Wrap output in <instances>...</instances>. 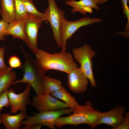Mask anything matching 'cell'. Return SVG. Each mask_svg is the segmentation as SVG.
Segmentation results:
<instances>
[{
	"instance_id": "1",
	"label": "cell",
	"mask_w": 129,
	"mask_h": 129,
	"mask_svg": "<svg viewBox=\"0 0 129 129\" xmlns=\"http://www.w3.org/2000/svg\"><path fill=\"white\" fill-rule=\"evenodd\" d=\"M72 113V114L68 116L58 118L55 121V126L60 128L67 125L86 124L92 129L97 126L99 119L104 113L94 109L90 100L86 102L85 105L79 104Z\"/></svg>"
},
{
	"instance_id": "2",
	"label": "cell",
	"mask_w": 129,
	"mask_h": 129,
	"mask_svg": "<svg viewBox=\"0 0 129 129\" xmlns=\"http://www.w3.org/2000/svg\"><path fill=\"white\" fill-rule=\"evenodd\" d=\"M21 48L24 58L21 68L24 74L21 79L16 81L12 84L27 83L33 88L37 96L44 93L43 82L46 71L41 68L36 59L32 57L22 46Z\"/></svg>"
},
{
	"instance_id": "3",
	"label": "cell",
	"mask_w": 129,
	"mask_h": 129,
	"mask_svg": "<svg viewBox=\"0 0 129 129\" xmlns=\"http://www.w3.org/2000/svg\"><path fill=\"white\" fill-rule=\"evenodd\" d=\"M35 54L40 66L46 71L53 70L68 74L78 66L73 55L66 51L51 54L38 49Z\"/></svg>"
},
{
	"instance_id": "4",
	"label": "cell",
	"mask_w": 129,
	"mask_h": 129,
	"mask_svg": "<svg viewBox=\"0 0 129 129\" xmlns=\"http://www.w3.org/2000/svg\"><path fill=\"white\" fill-rule=\"evenodd\" d=\"M72 52L73 58L80 65L91 87H96V83L93 73L92 62V58L96 55L95 52L87 43L82 47L74 48Z\"/></svg>"
},
{
	"instance_id": "5",
	"label": "cell",
	"mask_w": 129,
	"mask_h": 129,
	"mask_svg": "<svg viewBox=\"0 0 129 129\" xmlns=\"http://www.w3.org/2000/svg\"><path fill=\"white\" fill-rule=\"evenodd\" d=\"M72 111V109L67 108L55 111L34 112L32 113L33 116H28L26 120L22 121L21 124L26 126L38 124L55 129V123L57 119L63 115L71 114Z\"/></svg>"
},
{
	"instance_id": "6",
	"label": "cell",
	"mask_w": 129,
	"mask_h": 129,
	"mask_svg": "<svg viewBox=\"0 0 129 129\" xmlns=\"http://www.w3.org/2000/svg\"><path fill=\"white\" fill-rule=\"evenodd\" d=\"M102 21L101 18L89 17H84L74 21H68L64 18L62 21L60 31L61 51H66L67 40L80 27Z\"/></svg>"
},
{
	"instance_id": "7",
	"label": "cell",
	"mask_w": 129,
	"mask_h": 129,
	"mask_svg": "<svg viewBox=\"0 0 129 129\" xmlns=\"http://www.w3.org/2000/svg\"><path fill=\"white\" fill-rule=\"evenodd\" d=\"M48 5L44 13L45 21L50 23L53 36L58 47H61L60 31L65 12L58 7L55 0H48Z\"/></svg>"
},
{
	"instance_id": "8",
	"label": "cell",
	"mask_w": 129,
	"mask_h": 129,
	"mask_svg": "<svg viewBox=\"0 0 129 129\" xmlns=\"http://www.w3.org/2000/svg\"><path fill=\"white\" fill-rule=\"evenodd\" d=\"M43 20L35 15L28 14L24 26V41L32 53L35 54L38 49L37 44L38 31Z\"/></svg>"
},
{
	"instance_id": "9",
	"label": "cell",
	"mask_w": 129,
	"mask_h": 129,
	"mask_svg": "<svg viewBox=\"0 0 129 129\" xmlns=\"http://www.w3.org/2000/svg\"><path fill=\"white\" fill-rule=\"evenodd\" d=\"M31 105L39 112L53 111L68 108L64 102L50 94L45 93L33 96Z\"/></svg>"
},
{
	"instance_id": "10",
	"label": "cell",
	"mask_w": 129,
	"mask_h": 129,
	"mask_svg": "<svg viewBox=\"0 0 129 129\" xmlns=\"http://www.w3.org/2000/svg\"><path fill=\"white\" fill-rule=\"evenodd\" d=\"M31 87L27 84L25 90L19 94L15 93L12 89L8 90V95L11 107V113H16L19 110L26 112L27 106L31 105L32 103L30 98Z\"/></svg>"
},
{
	"instance_id": "11",
	"label": "cell",
	"mask_w": 129,
	"mask_h": 129,
	"mask_svg": "<svg viewBox=\"0 0 129 129\" xmlns=\"http://www.w3.org/2000/svg\"><path fill=\"white\" fill-rule=\"evenodd\" d=\"M68 74V86L71 91L81 93L86 90L89 81L80 67L74 69Z\"/></svg>"
},
{
	"instance_id": "12",
	"label": "cell",
	"mask_w": 129,
	"mask_h": 129,
	"mask_svg": "<svg viewBox=\"0 0 129 129\" xmlns=\"http://www.w3.org/2000/svg\"><path fill=\"white\" fill-rule=\"evenodd\" d=\"M124 106H117L111 110L104 112L97 124V126L102 124L111 126L112 129L120 124L124 119L125 111Z\"/></svg>"
},
{
	"instance_id": "13",
	"label": "cell",
	"mask_w": 129,
	"mask_h": 129,
	"mask_svg": "<svg viewBox=\"0 0 129 129\" xmlns=\"http://www.w3.org/2000/svg\"><path fill=\"white\" fill-rule=\"evenodd\" d=\"M64 2L73 7L71 11L72 13L79 12L84 16L88 13H92L93 9L97 11H99L100 9L97 5L93 0H67Z\"/></svg>"
},
{
	"instance_id": "14",
	"label": "cell",
	"mask_w": 129,
	"mask_h": 129,
	"mask_svg": "<svg viewBox=\"0 0 129 129\" xmlns=\"http://www.w3.org/2000/svg\"><path fill=\"white\" fill-rule=\"evenodd\" d=\"M1 118L2 123L6 129H19L21 122L28 116L26 112H21L18 114L11 115L9 113H1Z\"/></svg>"
},
{
	"instance_id": "15",
	"label": "cell",
	"mask_w": 129,
	"mask_h": 129,
	"mask_svg": "<svg viewBox=\"0 0 129 129\" xmlns=\"http://www.w3.org/2000/svg\"><path fill=\"white\" fill-rule=\"evenodd\" d=\"M27 18L19 20H15L9 23L5 33V36L11 35L15 38H18L24 42L25 37L24 26Z\"/></svg>"
},
{
	"instance_id": "16",
	"label": "cell",
	"mask_w": 129,
	"mask_h": 129,
	"mask_svg": "<svg viewBox=\"0 0 129 129\" xmlns=\"http://www.w3.org/2000/svg\"><path fill=\"white\" fill-rule=\"evenodd\" d=\"M0 14L2 19L8 23L15 20L14 0H0Z\"/></svg>"
},
{
	"instance_id": "17",
	"label": "cell",
	"mask_w": 129,
	"mask_h": 129,
	"mask_svg": "<svg viewBox=\"0 0 129 129\" xmlns=\"http://www.w3.org/2000/svg\"><path fill=\"white\" fill-rule=\"evenodd\" d=\"M50 95L64 101L68 108L72 110L79 105L75 97L63 86L59 90L52 93Z\"/></svg>"
},
{
	"instance_id": "18",
	"label": "cell",
	"mask_w": 129,
	"mask_h": 129,
	"mask_svg": "<svg viewBox=\"0 0 129 129\" xmlns=\"http://www.w3.org/2000/svg\"><path fill=\"white\" fill-rule=\"evenodd\" d=\"M16 77V72L12 69L0 70V94L8 89Z\"/></svg>"
},
{
	"instance_id": "19",
	"label": "cell",
	"mask_w": 129,
	"mask_h": 129,
	"mask_svg": "<svg viewBox=\"0 0 129 129\" xmlns=\"http://www.w3.org/2000/svg\"><path fill=\"white\" fill-rule=\"evenodd\" d=\"M43 84L44 93L50 94L59 90L62 86V82L59 80L45 76Z\"/></svg>"
},
{
	"instance_id": "20",
	"label": "cell",
	"mask_w": 129,
	"mask_h": 129,
	"mask_svg": "<svg viewBox=\"0 0 129 129\" xmlns=\"http://www.w3.org/2000/svg\"><path fill=\"white\" fill-rule=\"evenodd\" d=\"M15 10V20H17L27 17V13L22 0H14Z\"/></svg>"
},
{
	"instance_id": "21",
	"label": "cell",
	"mask_w": 129,
	"mask_h": 129,
	"mask_svg": "<svg viewBox=\"0 0 129 129\" xmlns=\"http://www.w3.org/2000/svg\"><path fill=\"white\" fill-rule=\"evenodd\" d=\"M25 6L26 11L28 14L36 15L45 21L44 13L39 12L34 5L32 0H22Z\"/></svg>"
},
{
	"instance_id": "22",
	"label": "cell",
	"mask_w": 129,
	"mask_h": 129,
	"mask_svg": "<svg viewBox=\"0 0 129 129\" xmlns=\"http://www.w3.org/2000/svg\"><path fill=\"white\" fill-rule=\"evenodd\" d=\"M8 90H5L0 94V112L2 110L4 107L8 108L10 106L8 95Z\"/></svg>"
},
{
	"instance_id": "23",
	"label": "cell",
	"mask_w": 129,
	"mask_h": 129,
	"mask_svg": "<svg viewBox=\"0 0 129 129\" xmlns=\"http://www.w3.org/2000/svg\"><path fill=\"white\" fill-rule=\"evenodd\" d=\"M8 63L11 69L18 68H21L22 63L20 59L16 55L10 57L8 60Z\"/></svg>"
},
{
	"instance_id": "24",
	"label": "cell",
	"mask_w": 129,
	"mask_h": 129,
	"mask_svg": "<svg viewBox=\"0 0 129 129\" xmlns=\"http://www.w3.org/2000/svg\"><path fill=\"white\" fill-rule=\"evenodd\" d=\"M129 128V112H128L124 115L122 122L112 129H127Z\"/></svg>"
},
{
	"instance_id": "25",
	"label": "cell",
	"mask_w": 129,
	"mask_h": 129,
	"mask_svg": "<svg viewBox=\"0 0 129 129\" xmlns=\"http://www.w3.org/2000/svg\"><path fill=\"white\" fill-rule=\"evenodd\" d=\"M8 24L4 20L0 18V41L6 40L5 36Z\"/></svg>"
},
{
	"instance_id": "26",
	"label": "cell",
	"mask_w": 129,
	"mask_h": 129,
	"mask_svg": "<svg viewBox=\"0 0 129 129\" xmlns=\"http://www.w3.org/2000/svg\"><path fill=\"white\" fill-rule=\"evenodd\" d=\"M5 48L3 47L0 50V70H7L9 68L5 64L4 60Z\"/></svg>"
},
{
	"instance_id": "27",
	"label": "cell",
	"mask_w": 129,
	"mask_h": 129,
	"mask_svg": "<svg viewBox=\"0 0 129 129\" xmlns=\"http://www.w3.org/2000/svg\"><path fill=\"white\" fill-rule=\"evenodd\" d=\"M123 13L126 16L127 19V25H129V9L127 5L128 0H122Z\"/></svg>"
},
{
	"instance_id": "28",
	"label": "cell",
	"mask_w": 129,
	"mask_h": 129,
	"mask_svg": "<svg viewBox=\"0 0 129 129\" xmlns=\"http://www.w3.org/2000/svg\"><path fill=\"white\" fill-rule=\"evenodd\" d=\"M43 126L42 125L38 124H35L29 125L26 126L22 128L23 129H40Z\"/></svg>"
},
{
	"instance_id": "29",
	"label": "cell",
	"mask_w": 129,
	"mask_h": 129,
	"mask_svg": "<svg viewBox=\"0 0 129 129\" xmlns=\"http://www.w3.org/2000/svg\"><path fill=\"white\" fill-rule=\"evenodd\" d=\"M97 5H101L105 3L109 0H93Z\"/></svg>"
},
{
	"instance_id": "30",
	"label": "cell",
	"mask_w": 129,
	"mask_h": 129,
	"mask_svg": "<svg viewBox=\"0 0 129 129\" xmlns=\"http://www.w3.org/2000/svg\"><path fill=\"white\" fill-rule=\"evenodd\" d=\"M0 114H1V113H0V124L1 123H2V121H1V118L0 115Z\"/></svg>"
},
{
	"instance_id": "31",
	"label": "cell",
	"mask_w": 129,
	"mask_h": 129,
	"mask_svg": "<svg viewBox=\"0 0 129 129\" xmlns=\"http://www.w3.org/2000/svg\"><path fill=\"white\" fill-rule=\"evenodd\" d=\"M1 48H0V50H1Z\"/></svg>"
}]
</instances>
